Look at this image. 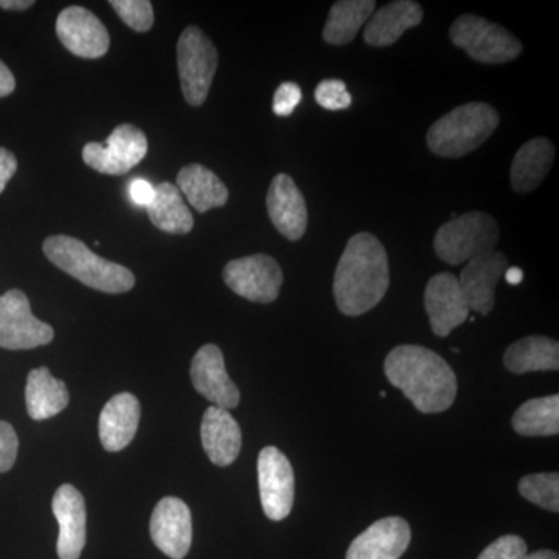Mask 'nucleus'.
<instances>
[{
    "mask_svg": "<svg viewBox=\"0 0 559 559\" xmlns=\"http://www.w3.org/2000/svg\"><path fill=\"white\" fill-rule=\"evenodd\" d=\"M267 213L275 229L299 241L308 227V209L304 194L288 175H277L271 182L266 197Z\"/></svg>",
    "mask_w": 559,
    "mask_h": 559,
    "instance_id": "a211bd4d",
    "label": "nucleus"
},
{
    "mask_svg": "<svg viewBox=\"0 0 559 559\" xmlns=\"http://www.w3.org/2000/svg\"><path fill=\"white\" fill-rule=\"evenodd\" d=\"M452 44L463 49L474 61L485 64H503L516 60L522 53V43L495 22L474 14H463L450 28Z\"/></svg>",
    "mask_w": 559,
    "mask_h": 559,
    "instance_id": "423d86ee",
    "label": "nucleus"
},
{
    "mask_svg": "<svg viewBox=\"0 0 559 559\" xmlns=\"http://www.w3.org/2000/svg\"><path fill=\"white\" fill-rule=\"evenodd\" d=\"M527 555V544L516 535L500 536L489 544L477 559H522Z\"/></svg>",
    "mask_w": 559,
    "mask_h": 559,
    "instance_id": "473e14b6",
    "label": "nucleus"
},
{
    "mask_svg": "<svg viewBox=\"0 0 559 559\" xmlns=\"http://www.w3.org/2000/svg\"><path fill=\"white\" fill-rule=\"evenodd\" d=\"M51 510L60 527L57 551L60 559H80L86 546V502L72 485H61L51 500Z\"/></svg>",
    "mask_w": 559,
    "mask_h": 559,
    "instance_id": "f3484780",
    "label": "nucleus"
},
{
    "mask_svg": "<svg viewBox=\"0 0 559 559\" xmlns=\"http://www.w3.org/2000/svg\"><path fill=\"white\" fill-rule=\"evenodd\" d=\"M506 278L510 285H520L522 280H524V272L520 267H509L506 272Z\"/></svg>",
    "mask_w": 559,
    "mask_h": 559,
    "instance_id": "ea45409f",
    "label": "nucleus"
},
{
    "mask_svg": "<svg viewBox=\"0 0 559 559\" xmlns=\"http://www.w3.org/2000/svg\"><path fill=\"white\" fill-rule=\"evenodd\" d=\"M425 307L433 334L439 337L450 336L452 331L466 322L471 311L459 278L450 272H441L429 280Z\"/></svg>",
    "mask_w": 559,
    "mask_h": 559,
    "instance_id": "ddd939ff",
    "label": "nucleus"
},
{
    "mask_svg": "<svg viewBox=\"0 0 559 559\" xmlns=\"http://www.w3.org/2000/svg\"><path fill=\"white\" fill-rule=\"evenodd\" d=\"M522 559H559L558 554L551 550L533 551V554L525 555Z\"/></svg>",
    "mask_w": 559,
    "mask_h": 559,
    "instance_id": "a19ab883",
    "label": "nucleus"
},
{
    "mask_svg": "<svg viewBox=\"0 0 559 559\" xmlns=\"http://www.w3.org/2000/svg\"><path fill=\"white\" fill-rule=\"evenodd\" d=\"M120 20L135 32H148L154 24L153 3L150 0H110Z\"/></svg>",
    "mask_w": 559,
    "mask_h": 559,
    "instance_id": "7c9ffc66",
    "label": "nucleus"
},
{
    "mask_svg": "<svg viewBox=\"0 0 559 559\" xmlns=\"http://www.w3.org/2000/svg\"><path fill=\"white\" fill-rule=\"evenodd\" d=\"M57 35L62 46L86 60H97L108 53L109 33L92 11L83 7H68L57 20Z\"/></svg>",
    "mask_w": 559,
    "mask_h": 559,
    "instance_id": "f8f14e48",
    "label": "nucleus"
},
{
    "mask_svg": "<svg viewBox=\"0 0 559 559\" xmlns=\"http://www.w3.org/2000/svg\"><path fill=\"white\" fill-rule=\"evenodd\" d=\"M140 423V403L132 393H119L103 407L98 432L108 452L124 450L134 440Z\"/></svg>",
    "mask_w": 559,
    "mask_h": 559,
    "instance_id": "412c9836",
    "label": "nucleus"
},
{
    "mask_svg": "<svg viewBox=\"0 0 559 559\" xmlns=\"http://www.w3.org/2000/svg\"><path fill=\"white\" fill-rule=\"evenodd\" d=\"M16 90V80H14L11 70L0 61V98L9 97Z\"/></svg>",
    "mask_w": 559,
    "mask_h": 559,
    "instance_id": "4c0bfd02",
    "label": "nucleus"
},
{
    "mask_svg": "<svg viewBox=\"0 0 559 559\" xmlns=\"http://www.w3.org/2000/svg\"><path fill=\"white\" fill-rule=\"evenodd\" d=\"M499 237L498 223L491 215L469 212L440 227L433 240V249L444 263L457 266L495 250Z\"/></svg>",
    "mask_w": 559,
    "mask_h": 559,
    "instance_id": "39448f33",
    "label": "nucleus"
},
{
    "mask_svg": "<svg viewBox=\"0 0 559 559\" xmlns=\"http://www.w3.org/2000/svg\"><path fill=\"white\" fill-rule=\"evenodd\" d=\"M201 440L210 462L221 468L231 465L240 455L241 429L229 411L216 406L205 411L201 423Z\"/></svg>",
    "mask_w": 559,
    "mask_h": 559,
    "instance_id": "aec40b11",
    "label": "nucleus"
},
{
    "mask_svg": "<svg viewBox=\"0 0 559 559\" xmlns=\"http://www.w3.org/2000/svg\"><path fill=\"white\" fill-rule=\"evenodd\" d=\"M385 377L421 414H440L457 399V378L450 364L432 349L400 345L389 353Z\"/></svg>",
    "mask_w": 559,
    "mask_h": 559,
    "instance_id": "f03ea898",
    "label": "nucleus"
},
{
    "mask_svg": "<svg viewBox=\"0 0 559 559\" xmlns=\"http://www.w3.org/2000/svg\"><path fill=\"white\" fill-rule=\"evenodd\" d=\"M522 498L551 513L559 511L558 473L530 474L520 481Z\"/></svg>",
    "mask_w": 559,
    "mask_h": 559,
    "instance_id": "c756f323",
    "label": "nucleus"
},
{
    "mask_svg": "<svg viewBox=\"0 0 559 559\" xmlns=\"http://www.w3.org/2000/svg\"><path fill=\"white\" fill-rule=\"evenodd\" d=\"M509 270V260L502 252L489 250L466 263L460 275V288L463 290L469 310L488 316L495 308V289L499 280Z\"/></svg>",
    "mask_w": 559,
    "mask_h": 559,
    "instance_id": "dca6fc26",
    "label": "nucleus"
},
{
    "mask_svg": "<svg viewBox=\"0 0 559 559\" xmlns=\"http://www.w3.org/2000/svg\"><path fill=\"white\" fill-rule=\"evenodd\" d=\"M178 189L200 213L223 207L229 201V190L223 180L200 164L187 165L179 171Z\"/></svg>",
    "mask_w": 559,
    "mask_h": 559,
    "instance_id": "393cba45",
    "label": "nucleus"
},
{
    "mask_svg": "<svg viewBox=\"0 0 559 559\" xmlns=\"http://www.w3.org/2000/svg\"><path fill=\"white\" fill-rule=\"evenodd\" d=\"M555 160V146L549 139L536 138L521 146L511 164V187L518 193L538 189Z\"/></svg>",
    "mask_w": 559,
    "mask_h": 559,
    "instance_id": "5701e85b",
    "label": "nucleus"
},
{
    "mask_svg": "<svg viewBox=\"0 0 559 559\" xmlns=\"http://www.w3.org/2000/svg\"><path fill=\"white\" fill-rule=\"evenodd\" d=\"M421 5L414 0H396L374 11L367 22L364 40L369 46L389 47L404 35V32L421 24Z\"/></svg>",
    "mask_w": 559,
    "mask_h": 559,
    "instance_id": "4be33fe9",
    "label": "nucleus"
},
{
    "mask_svg": "<svg viewBox=\"0 0 559 559\" xmlns=\"http://www.w3.org/2000/svg\"><path fill=\"white\" fill-rule=\"evenodd\" d=\"M151 539L162 554L171 559H183L193 540L191 511L179 498L159 500L150 522Z\"/></svg>",
    "mask_w": 559,
    "mask_h": 559,
    "instance_id": "4468645a",
    "label": "nucleus"
},
{
    "mask_svg": "<svg viewBox=\"0 0 559 559\" xmlns=\"http://www.w3.org/2000/svg\"><path fill=\"white\" fill-rule=\"evenodd\" d=\"M25 403L31 418L43 421L53 418L69 406V390L49 369L39 367L28 373Z\"/></svg>",
    "mask_w": 559,
    "mask_h": 559,
    "instance_id": "b1692460",
    "label": "nucleus"
},
{
    "mask_svg": "<svg viewBox=\"0 0 559 559\" xmlns=\"http://www.w3.org/2000/svg\"><path fill=\"white\" fill-rule=\"evenodd\" d=\"M146 153L148 139L145 132L134 124L124 123L112 131L105 145L87 143L83 148V160L92 170L103 175L121 176L145 159Z\"/></svg>",
    "mask_w": 559,
    "mask_h": 559,
    "instance_id": "1a4fd4ad",
    "label": "nucleus"
},
{
    "mask_svg": "<svg viewBox=\"0 0 559 559\" xmlns=\"http://www.w3.org/2000/svg\"><path fill=\"white\" fill-rule=\"evenodd\" d=\"M390 285L389 257L374 235L349 238L334 272L333 293L342 314L356 318L373 310Z\"/></svg>",
    "mask_w": 559,
    "mask_h": 559,
    "instance_id": "f257e3e1",
    "label": "nucleus"
},
{
    "mask_svg": "<svg viewBox=\"0 0 559 559\" xmlns=\"http://www.w3.org/2000/svg\"><path fill=\"white\" fill-rule=\"evenodd\" d=\"M180 87L190 106H201L218 69V51L201 28L187 27L176 47Z\"/></svg>",
    "mask_w": 559,
    "mask_h": 559,
    "instance_id": "0eeeda50",
    "label": "nucleus"
},
{
    "mask_svg": "<svg viewBox=\"0 0 559 559\" xmlns=\"http://www.w3.org/2000/svg\"><path fill=\"white\" fill-rule=\"evenodd\" d=\"M156 189L145 179H134L130 183V198L139 207H148L154 200Z\"/></svg>",
    "mask_w": 559,
    "mask_h": 559,
    "instance_id": "c9c22d12",
    "label": "nucleus"
},
{
    "mask_svg": "<svg viewBox=\"0 0 559 559\" xmlns=\"http://www.w3.org/2000/svg\"><path fill=\"white\" fill-rule=\"evenodd\" d=\"M33 5V0H0V9L9 11L28 10Z\"/></svg>",
    "mask_w": 559,
    "mask_h": 559,
    "instance_id": "58836bf2",
    "label": "nucleus"
},
{
    "mask_svg": "<svg viewBox=\"0 0 559 559\" xmlns=\"http://www.w3.org/2000/svg\"><path fill=\"white\" fill-rule=\"evenodd\" d=\"M314 98L319 106L329 110L348 109L353 102L347 84L342 80H323L316 87Z\"/></svg>",
    "mask_w": 559,
    "mask_h": 559,
    "instance_id": "2f4dec72",
    "label": "nucleus"
},
{
    "mask_svg": "<svg viewBox=\"0 0 559 559\" xmlns=\"http://www.w3.org/2000/svg\"><path fill=\"white\" fill-rule=\"evenodd\" d=\"M259 488L261 507L271 521L289 516L294 506V469L288 457L275 447L264 448L259 455Z\"/></svg>",
    "mask_w": 559,
    "mask_h": 559,
    "instance_id": "9b49d317",
    "label": "nucleus"
},
{
    "mask_svg": "<svg viewBox=\"0 0 559 559\" xmlns=\"http://www.w3.org/2000/svg\"><path fill=\"white\" fill-rule=\"evenodd\" d=\"M411 539L409 524L403 518H384L353 540L347 559H400Z\"/></svg>",
    "mask_w": 559,
    "mask_h": 559,
    "instance_id": "6ab92c4d",
    "label": "nucleus"
},
{
    "mask_svg": "<svg viewBox=\"0 0 559 559\" xmlns=\"http://www.w3.org/2000/svg\"><path fill=\"white\" fill-rule=\"evenodd\" d=\"M513 429L524 437H550L559 433V396L530 400L513 415Z\"/></svg>",
    "mask_w": 559,
    "mask_h": 559,
    "instance_id": "c85d7f7f",
    "label": "nucleus"
},
{
    "mask_svg": "<svg viewBox=\"0 0 559 559\" xmlns=\"http://www.w3.org/2000/svg\"><path fill=\"white\" fill-rule=\"evenodd\" d=\"M223 278L235 294L253 304L277 300L283 285V271L277 260L264 253L231 260L223 271Z\"/></svg>",
    "mask_w": 559,
    "mask_h": 559,
    "instance_id": "9d476101",
    "label": "nucleus"
},
{
    "mask_svg": "<svg viewBox=\"0 0 559 559\" xmlns=\"http://www.w3.org/2000/svg\"><path fill=\"white\" fill-rule=\"evenodd\" d=\"M156 194L148 207L151 223L162 231L173 235L190 234L194 226L193 215L175 183L162 182L154 187Z\"/></svg>",
    "mask_w": 559,
    "mask_h": 559,
    "instance_id": "bb28decb",
    "label": "nucleus"
},
{
    "mask_svg": "<svg viewBox=\"0 0 559 559\" xmlns=\"http://www.w3.org/2000/svg\"><path fill=\"white\" fill-rule=\"evenodd\" d=\"M301 90L299 84L293 81L280 84L274 94V102H272V110L275 116L289 117L296 110L301 102Z\"/></svg>",
    "mask_w": 559,
    "mask_h": 559,
    "instance_id": "72a5a7b5",
    "label": "nucleus"
},
{
    "mask_svg": "<svg viewBox=\"0 0 559 559\" xmlns=\"http://www.w3.org/2000/svg\"><path fill=\"white\" fill-rule=\"evenodd\" d=\"M498 110L487 103H466L437 120L428 131V146L441 157L466 156L479 148L499 127Z\"/></svg>",
    "mask_w": 559,
    "mask_h": 559,
    "instance_id": "20e7f679",
    "label": "nucleus"
},
{
    "mask_svg": "<svg viewBox=\"0 0 559 559\" xmlns=\"http://www.w3.org/2000/svg\"><path fill=\"white\" fill-rule=\"evenodd\" d=\"M377 9L374 0H340L331 7L323 39L331 46H347Z\"/></svg>",
    "mask_w": 559,
    "mask_h": 559,
    "instance_id": "cd10ccee",
    "label": "nucleus"
},
{
    "mask_svg": "<svg viewBox=\"0 0 559 559\" xmlns=\"http://www.w3.org/2000/svg\"><path fill=\"white\" fill-rule=\"evenodd\" d=\"M20 450V439L16 430L9 421H0V473L13 468Z\"/></svg>",
    "mask_w": 559,
    "mask_h": 559,
    "instance_id": "f704fd0d",
    "label": "nucleus"
},
{
    "mask_svg": "<svg viewBox=\"0 0 559 559\" xmlns=\"http://www.w3.org/2000/svg\"><path fill=\"white\" fill-rule=\"evenodd\" d=\"M43 249L55 266L92 289L121 294L134 288L135 277L128 267L102 259L76 238L53 235L44 241Z\"/></svg>",
    "mask_w": 559,
    "mask_h": 559,
    "instance_id": "7ed1b4c3",
    "label": "nucleus"
},
{
    "mask_svg": "<svg viewBox=\"0 0 559 559\" xmlns=\"http://www.w3.org/2000/svg\"><path fill=\"white\" fill-rule=\"evenodd\" d=\"M53 337V329L33 316L31 301L21 289L0 296V348H38L50 344Z\"/></svg>",
    "mask_w": 559,
    "mask_h": 559,
    "instance_id": "6e6552de",
    "label": "nucleus"
},
{
    "mask_svg": "<svg viewBox=\"0 0 559 559\" xmlns=\"http://www.w3.org/2000/svg\"><path fill=\"white\" fill-rule=\"evenodd\" d=\"M17 170V159L11 151L0 148V193L5 190L7 183Z\"/></svg>",
    "mask_w": 559,
    "mask_h": 559,
    "instance_id": "e433bc0d",
    "label": "nucleus"
},
{
    "mask_svg": "<svg viewBox=\"0 0 559 559\" xmlns=\"http://www.w3.org/2000/svg\"><path fill=\"white\" fill-rule=\"evenodd\" d=\"M503 364L511 373L559 370V344L550 337L528 336L514 342L503 355Z\"/></svg>",
    "mask_w": 559,
    "mask_h": 559,
    "instance_id": "a878e982",
    "label": "nucleus"
},
{
    "mask_svg": "<svg viewBox=\"0 0 559 559\" xmlns=\"http://www.w3.org/2000/svg\"><path fill=\"white\" fill-rule=\"evenodd\" d=\"M191 381L204 399L221 409H235L240 404V390L227 374L223 352L216 345L207 344L198 349L191 360Z\"/></svg>",
    "mask_w": 559,
    "mask_h": 559,
    "instance_id": "2eb2a0df",
    "label": "nucleus"
}]
</instances>
